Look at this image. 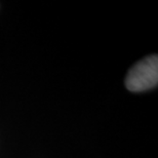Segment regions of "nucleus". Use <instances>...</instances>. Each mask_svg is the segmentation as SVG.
<instances>
[{
    "instance_id": "obj_1",
    "label": "nucleus",
    "mask_w": 158,
    "mask_h": 158,
    "mask_svg": "<svg viewBox=\"0 0 158 158\" xmlns=\"http://www.w3.org/2000/svg\"><path fill=\"white\" fill-rule=\"evenodd\" d=\"M158 82V56H150L129 70L125 85L131 91H144L155 87Z\"/></svg>"
}]
</instances>
